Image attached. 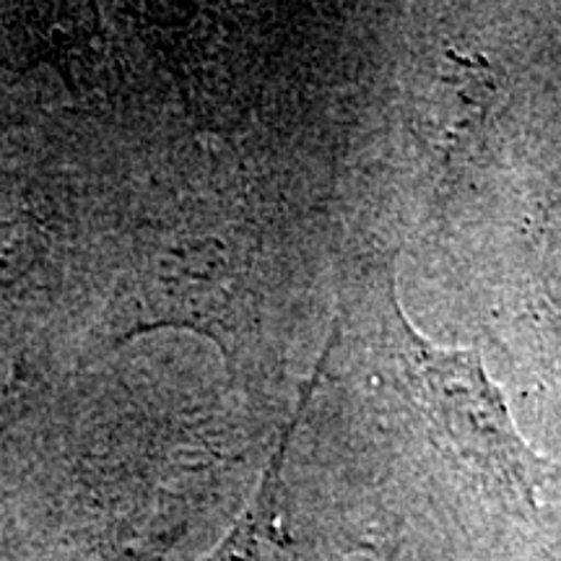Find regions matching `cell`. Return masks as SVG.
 I'll use <instances>...</instances> for the list:
<instances>
[{"instance_id":"6da1fadb","label":"cell","mask_w":561,"mask_h":561,"mask_svg":"<svg viewBox=\"0 0 561 561\" xmlns=\"http://www.w3.org/2000/svg\"><path fill=\"white\" fill-rule=\"evenodd\" d=\"M382 346L392 385L458 460L473 468L512 507L536 512L538 491L557 466L538 455L510 416L479 348H439L405 318L392 276L385 278Z\"/></svg>"},{"instance_id":"7a4b0ae2","label":"cell","mask_w":561,"mask_h":561,"mask_svg":"<svg viewBox=\"0 0 561 561\" xmlns=\"http://www.w3.org/2000/svg\"><path fill=\"white\" fill-rule=\"evenodd\" d=\"M157 265L140 280L149 328H206L227 320L242 273L227 244L216 240L182 242L157 257Z\"/></svg>"},{"instance_id":"3957f363","label":"cell","mask_w":561,"mask_h":561,"mask_svg":"<svg viewBox=\"0 0 561 561\" xmlns=\"http://www.w3.org/2000/svg\"><path fill=\"white\" fill-rule=\"evenodd\" d=\"M299 416L280 432V442L268 462V471H265L261 489H257L255 500L250 502V507L244 515L237 520L234 528L229 530V536L201 561H265L268 553L273 530H276V512H278V494H280V473H284L286 450H289V437L297 426Z\"/></svg>"},{"instance_id":"277c9868","label":"cell","mask_w":561,"mask_h":561,"mask_svg":"<svg viewBox=\"0 0 561 561\" xmlns=\"http://www.w3.org/2000/svg\"><path fill=\"white\" fill-rule=\"evenodd\" d=\"M34 257L32 231L9 214H0V286H9L30 271Z\"/></svg>"},{"instance_id":"5b68a950","label":"cell","mask_w":561,"mask_h":561,"mask_svg":"<svg viewBox=\"0 0 561 561\" xmlns=\"http://www.w3.org/2000/svg\"><path fill=\"white\" fill-rule=\"evenodd\" d=\"M9 398H11V377H9V369L0 364V419H3L5 409H9Z\"/></svg>"}]
</instances>
